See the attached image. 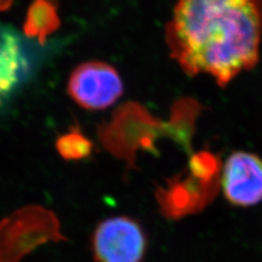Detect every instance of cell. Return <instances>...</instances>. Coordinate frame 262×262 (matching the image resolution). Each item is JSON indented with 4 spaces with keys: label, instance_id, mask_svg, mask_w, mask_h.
<instances>
[{
    "label": "cell",
    "instance_id": "7a4b0ae2",
    "mask_svg": "<svg viewBox=\"0 0 262 262\" xmlns=\"http://www.w3.org/2000/svg\"><path fill=\"white\" fill-rule=\"evenodd\" d=\"M146 247V235L142 226L127 216L103 221L92 237L96 262H142Z\"/></svg>",
    "mask_w": 262,
    "mask_h": 262
},
{
    "label": "cell",
    "instance_id": "ba28073f",
    "mask_svg": "<svg viewBox=\"0 0 262 262\" xmlns=\"http://www.w3.org/2000/svg\"><path fill=\"white\" fill-rule=\"evenodd\" d=\"M13 3V0H0V12L9 9Z\"/></svg>",
    "mask_w": 262,
    "mask_h": 262
},
{
    "label": "cell",
    "instance_id": "277c9868",
    "mask_svg": "<svg viewBox=\"0 0 262 262\" xmlns=\"http://www.w3.org/2000/svg\"><path fill=\"white\" fill-rule=\"evenodd\" d=\"M222 188L225 198L237 207L262 201V159L249 152H234L225 162Z\"/></svg>",
    "mask_w": 262,
    "mask_h": 262
},
{
    "label": "cell",
    "instance_id": "8992f818",
    "mask_svg": "<svg viewBox=\"0 0 262 262\" xmlns=\"http://www.w3.org/2000/svg\"><path fill=\"white\" fill-rule=\"evenodd\" d=\"M60 24L58 0H33L24 20L23 32L26 36L44 44Z\"/></svg>",
    "mask_w": 262,
    "mask_h": 262
},
{
    "label": "cell",
    "instance_id": "6da1fadb",
    "mask_svg": "<svg viewBox=\"0 0 262 262\" xmlns=\"http://www.w3.org/2000/svg\"><path fill=\"white\" fill-rule=\"evenodd\" d=\"M261 39L262 0H177L165 29L184 72L206 73L222 88L256 67Z\"/></svg>",
    "mask_w": 262,
    "mask_h": 262
},
{
    "label": "cell",
    "instance_id": "5b68a950",
    "mask_svg": "<svg viewBox=\"0 0 262 262\" xmlns=\"http://www.w3.org/2000/svg\"><path fill=\"white\" fill-rule=\"evenodd\" d=\"M29 69L22 38L13 29L0 24V108L26 79Z\"/></svg>",
    "mask_w": 262,
    "mask_h": 262
},
{
    "label": "cell",
    "instance_id": "52a82bcc",
    "mask_svg": "<svg viewBox=\"0 0 262 262\" xmlns=\"http://www.w3.org/2000/svg\"><path fill=\"white\" fill-rule=\"evenodd\" d=\"M56 149L67 161H79L89 158L93 151V143L78 129L60 136L56 141Z\"/></svg>",
    "mask_w": 262,
    "mask_h": 262
},
{
    "label": "cell",
    "instance_id": "3957f363",
    "mask_svg": "<svg viewBox=\"0 0 262 262\" xmlns=\"http://www.w3.org/2000/svg\"><path fill=\"white\" fill-rule=\"evenodd\" d=\"M67 88L72 100L90 111L110 107L124 93V83L118 71L103 61L79 64L71 72Z\"/></svg>",
    "mask_w": 262,
    "mask_h": 262
}]
</instances>
